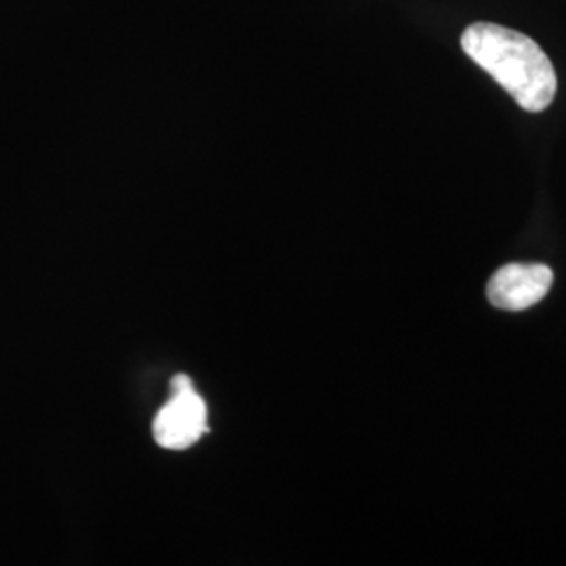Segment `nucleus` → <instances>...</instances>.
<instances>
[{
	"label": "nucleus",
	"instance_id": "obj_1",
	"mask_svg": "<svg viewBox=\"0 0 566 566\" xmlns=\"http://www.w3.org/2000/svg\"><path fill=\"white\" fill-rule=\"evenodd\" d=\"M462 49L526 112H544L554 102L558 88L554 65L531 36L479 21L465 28Z\"/></svg>",
	"mask_w": 566,
	"mask_h": 566
},
{
	"label": "nucleus",
	"instance_id": "obj_2",
	"mask_svg": "<svg viewBox=\"0 0 566 566\" xmlns=\"http://www.w3.org/2000/svg\"><path fill=\"white\" fill-rule=\"evenodd\" d=\"M208 432V411L193 386L172 390V399L164 405L154 420V439L166 449H187Z\"/></svg>",
	"mask_w": 566,
	"mask_h": 566
},
{
	"label": "nucleus",
	"instance_id": "obj_3",
	"mask_svg": "<svg viewBox=\"0 0 566 566\" xmlns=\"http://www.w3.org/2000/svg\"><path fill=\"white\" fill-rule=\"evenodd\" d=\"M552 282L554 273L546 264H506L491 277L486 296L502 311H525L546 298Z\"/></svg>",
	"mask_w": 566,
	"mask_h": 566
}]
</instances>
